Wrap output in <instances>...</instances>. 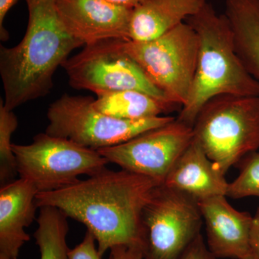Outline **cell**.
Masks as SVG:
<instances>
[{
  "mask_svg": "<svg viewBox=\"0 0 259 259\" xmlns=\"http://www.w3.org/2000/svg\"><path fill=\"white\" fill-rule=\"evenodd\" d=\"M20 178L35 186L38 193L73 185L82 175L93 176L106 169L109 162L98 151L47 133L31 144L12 145Z\"/></svg>",
  "mask_w": 259,
  "mask_h": 259,
  "instance_id": "52a82bcc",
  "label": "cell"
},
{
  "mask_svg": "<svg viewBox=\"0 0 259 259\" xmlns=\"http://www.w3.org/2000/svg\"><path fill=\"white\" fill-rule=\"evenodd\" d=\"M97 241L90 231H87L82 241L69 251V259H102Z\"/></svg>",
  "mask_w": 259,
  "mask_h": 259,
  "instance_id": "ffe728a7",
  "label": "cell"
},
{
  "mask_svg": "<svg viewBox=\"0 0 259 259\" xmlns=\"http://www.w3.org/2000/svg\"><path fill=\"white\" fill-rule=\"evenodd\" d=\"M18 0H0V35L2 40L8 38V33L4 28L5 17Z\"/></svg>",
  "mask_w": 259,
  "mask_h": 259,
  "instance_id": "cb8c5ba5",
  "label": "cell"
},
{
  "mask_svg": "<svg viewBox=\"0 0 259 259\" xmlns=\"http://www.w3.org/2000/svg\"><path fill=\"white\" fill-rule=\"evenodd\" d=\"M193 140V127L175 118L122 144L97 151L121 169L162 185L175 162Z\"/></svg>",
  "mask_w": 259,
  "mask_h": 259,
  "instance_id": "30bf717a",
  "label": "cell"
},
{
  "mask_svg": "<svg viewBox=\"0 0 259 259\" xmlns=\"http://www.w3.org/2000/svg\"><path fill=\"white\" fill-rule=\"evenodd\" d=\"M94 101L91 97L63 95L48 109L49 125L45 133L98 151L122 144L175 119L161 115L141 120H121L98 111Z\"/></svg>",
  "mask_w": 259,
  "mask_h": 259,
  "instance_id": "8992f818",
  "label": "cell"
},
{
  "mask_svg": "<svg viewBox=\"0 0 259 259\" xmlns=\"http://www.w3.org/2000/svg\"><path fill=\"white\" fill-rule=\"evenodd\" d=\"M35 186L20 178L0 188V256L18 259L30 236L25 231L33 222L37 208Z\"/></svg>",
  "mask_w": 259,
  "mask_h": 259,
  "instance_id": "4fadbf2b",
  "label": "cell"
},
{
  "mask_svg": "<svg viewBox=\"0 0 259 259\" xmlns=\"http://www.w3.org/2000/svg\"><path fill=\"white\" fill-rule=\"evenodd\" d=\"M18 125V119L13 110H8L0 102V185L3 186L15 180L18 173L16 158L12 148V135Z\"/></svg>",
  "mask_w": 259,
  "mask_h": 259,
  "instance_id": "ac0fdd59",
  "label": "cell"
},
{
  "mask_svg": "<svg viewBox=\"0 0 259 259\" xmlns=\"http://www.w3.org/2000/svg\"><path fill=\"white\" fill-rule=\"evenodd\" d=\"M202 222L195 199L166 185L156 186L141 215L144 259H181L201 234Z\"/></svg>",
  "mask_w": 259,
  "mask_h": 259,
  "instance_id": "ba28073f",
  "label": "cell"
},
{
  "mask_svg": "<svg viewBox=\"0 0 259 259\" xmlns=\"http://www.w3.org/2000/svg\"><path fill=\"white\" fill-rule=\"evenodd\" d=\"M0 259H10V258H7V257H4V256H0Z\"/></svg>",
  "mask_w": 259,
  "mask_h": 259,
  "instance_id": "4316f807",
  "label": "cell"
},
{
  "mask_svg": "<svg viewBox=\"0 0 259 259\" xmlns=\"http://www.w3.org/2000/svg\"><path fill=\"white\" fill-rule=\"evenodd\" d=\"M107 1L112 4L117 5V6L134 9L145 0H107Z\"/></svg>",
  "mask_w": 259,
  "mask_h": 259,
  "instance_id": "d4e9b609",
  "label": "cell"
},
{
  "mask_svg": "<svg viewBox=\"0 0 259 259\" xmlns=\"http://www.w3.org/2000/svg\"><path fill=\"white\" fill-rule=\"evenodd\" d=\"M197 34L198 55L190 95L177 120L193 127L202 107L223 95H259V81L245 69L236 52L231 23L212 4L204 2L186 20Z\"/></svg>",
  "mask_w": 259,
  "mask_h": 259,
  "instance_id": "3957f363",
  "label": "cell"
},
{
  "mask_svg": "<svg viewBox=\"0 0 259 259\" xmlns=\"http://www.w3.org/2000/svg\"><path fill=\"white\" fill-rule=\"evenodd\" d=\"M193 132L194 141L226 175L259 148V95L213 97L199 112Z\"/></svg>",
  "mask_w": 259,
  "mask_h": 259,
  "instance_id": "277c9868",
  "label": "cell"
},
{
  "mask_svg": "<svg viewBox=\"0 0 259 259\" xmlns=\"http://www.w3.org/2000/svg\"><path fill=\"white\" fill-rule=\"evenodd\" d=\"M34 238L40 259H69L67 245L68 218L60 209L51 206L40 207Z\"/></svg>",
  "mask_w": 259,
  "mask_h": 259,
  "instance_id": "e0dca14e",
  "label": "cell"
},
{
  "mask_svg": "<svg viewBox=\"0 0 259 259\" xmlns=\"http://www.w3.org/2000/svg\"><path fill=\"white\" fill-rule=\"evenodd\" d=\"M110 250L109 259H144V247L141 245H116Z\"/></svg>",
  "mask_w": 259,
  "mask_h": 259,
  "instance_id": "7402d4cb",
  "label": "cell"
},
{
  "mask_svg": "<svg viewBox=\"0 0 259 259\" xmlns=\"http://www.w3.org/2000/svg\"><path fill=\"white\" fill-rule=\"evenodd\" d=\"M96 95L94 101L95 108L105 115L121 120L158 117L180 107L166 100L135 90L99 93Z\"/></svg>",
  "mask_w": 259,
  "mask_h": 259,
  "instance_id": "2e32d148",
  "label": "cell"
},
{
  "mask_svg": "<svg viewBox=\"0 0 259 259\" xmlns=\"http://www.w3.org/2000/svg\"><path fill=\"white\" fill-rule=\"evenodd\" d=\"M158 185L133 172L106 168L60 190L37 193L36 204L56 207L84 225L102 256L116 245L144 247L141 215Z\"/></svg>",
  "mask_w": 259,
  "mask_h": 259,
  "instance_id": "6da1fadb",
  "label": "cell"
},
{
  "mask_svg": "<svg viewBox=\"0 0 259 259\" xmlns=\"http://www.w3.org/2000/svg\"><path fill=\"white\" fill-rule=\"evenodd\" d=\"M162 185L188 194L199 202L226 196L229 183L203 148L193 140L175 162Z\"/></svg>",
  "mask_w": 259,
  "mask_h": 259,
  "instance_id": "5bb4252c",
  "label": "cell"
},
{
  "mask_svg": "<svg viewBox=\"0 0 259 259\" xmlns=\"http://www.w3.org/2000/svg\"><path fill=\"white\" fill-rule=\"evenodd\" d=\"M25 1L29 18L23 38L14 47L0 49L3 105L13 111L50 93L56 70L84 46L65 28L54 0Z\"/></svg>",
  "mask_w": 259,
  "mask_h": 259,
  "instance_id": "7a4b0ae2",
  "label": "cell"
},
{
  "mask_svg": "<svg viewBox=\"0 0 259 259\" xmlns=\"http://www.w3.org/2000/svg\"><path fill=\"white\" fill-rule=\"evenodd\" d=\"M120 40L84 46L81 52L65 61L62 67L71 87L90 90L96 95L135 90L168 101L139 65L124 52Z\"/></svg>",
  "mask_w": 259,
  "mask_h": 259,
  "instance_id": "9c48e42d",
  "label": "cell"
},
{
  "mask_svg": "<svg viewBox=\"0 0 259 259\" xmlns=\"http://www.w3.org/2000/svg\"><path fill=\"white\" fill-rule=\"evenodd\" d=\"M120 44L167 100L181 110L190 95L197 67L198 38L192 27L183 23L153 40L120 39Z\"/></svg>",
  "mask_w": 259,
  "mask_h": 259,
  "instance_id": "5b68a950",
  "label": "cell"
},
{
  "mask_svg": "<svg viewBox=\"0 0 259 259\" xmlns=\"http://www.w3.org/2000/svg\"><path fill=\"white\" fill-rule=\"evenodd\" d=\"M241 259H257L255 258V256L253 254V253H250L249 255H246V256H245L244 258H241Z\"/></svg>",
  "mask_w": 259,
  "mask_h": 259,
  "instance_id": "484cf974",
  "label": "cell"
},
{
  "mask_svg": "<svg viewBox=\"0 0 259 259\" xmlns=\"http://www.w3.org/2000/svg\"><path fill=\"white\" fill-rule=\"evenodd\" d=\"M181 259H218L209 250L203 236L199 235L190 245Z\"/></svg>",
  "mask_w": 259,
  "mask_h": 259,
  "instance_id": "44dd1931",
  "label": "cell"
},
{
  "mask_svg": "<svg viewBox=\"0 0 259 259\" xmlns=\"http://www.w3.org/2000/svg\"><path fill=\"white\" fill-rule=\"evenodd\" d=\"M206 226L207 245L217 258L241 259L251 253L250 232L253 216L237 210L218 196L198 202Z\"/></svg>",
  "mask_w": 259,
  "mask_h": 259,
  "instance_id": "7c38bea8",
  "label": "cell"
},
{
  "mask_svg": "<svg viewBox=\"0 0 259 259\" xmlns=\"http://www.w3.org/2000/svg\"><path fill=\"white\" fill-rule=\"evenodd\" d=\"M54 3L65 28L84 46L112 39L128 40L131 8L107 0H54Z\"/></svg>",
  "mask_w": 259,
  "mask_h": 259,
  "instance_id": "8fae6325",
  "label": "cell"
},
{
  "mask_svg": "<svg viewBox=\"0 0 259 259\" xmlns=\"http://www.w3.org/2000/svg\"><path fill=\"white\" fill-rule=\"evenodd\" d=\"M250 248L255 258L259 259V207L253 216L250 232Z\"/></svg>",
  "mask_w": 259,
  "mask_h": 259,
  "instance_id": "603a6c76",
  "label": "cell"
},
{
  "mask_svg": "<svg viewBox=\"0 0 259 259\" xmlns=\"http://www.w3.org/2000/svg\"><path fill=\"white\" fill-rule=\"evenodd\" d=\"M238 165L239 175L228 185L226 197L233 199L259 197V152L249 153Z\"/></svg>",
  "mask_w": 259,
  "mask_h": 259,
  "instance_id": "d6986e66",
  "label": "cell"
},
{
  "mask_svg": "<svg viewBox=\"0 0 259 259\" xmlns=\"http://www.w3.org/2000/svg\"><path fill=\"white\" fill-rule=\"evenodd\" d=\"M206 0H145L132 10L128 40L148 41L164 35L197 13Z\"/></svg>",
  "mask_w": 259,
  "mask_h": 259,
  "instance_id": "9a60e30c",
  "label": "cell"
}]
</instances>
